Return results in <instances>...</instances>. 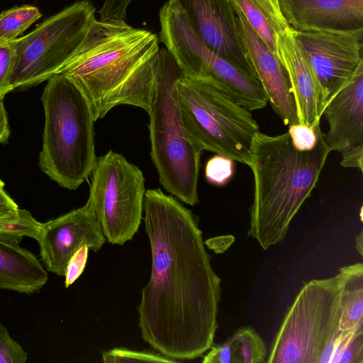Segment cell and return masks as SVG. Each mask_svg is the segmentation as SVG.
Segmentation results:
<instances>
[{"label": "cell", "mask_w": 363, "mask_h": 363, "mask_svg": "<svg viewBox=\"0 0 363 363\" xmlns=\"http://www.w3.org/2000/svg\"><path fill=\"white\" fill-rule=\"evenodd\" d=\"M89 250L86 245H83L69 258L64 276L66 288L71 286L82 274L87 262Z\"/></svg>", "instance_id": "cell-30"}, {"label": "cell", "mask_w": 363, "mask_h": 363, "mask_svg": "<svg viewBox=\"0 0 363 363\" xmlns=\"http://www.w3.org/2000/svg\"><path fill=\"white\" fill-rule=\"evenodd\" d=\"M16 59L15 40H0V97L12 91L10 77Z\"/></svg>", "instance_id": "cell-27"}, {"label": "cell", "mask_w": 363, "mask_h": 363, "mask_svg": "<svg viewBox=\"0 0 363 363\" xmlns=\"http://www.w3.org/2000/svg\"><path fill=\"white\" fill-rule=\"evenodd\" d=\"M340 330L349 331L363 324V264L340 268Z\"/></svg>", "instance_id": "cell-21"}, {"label": "cell", "mask_w": 363, "mask_h": 363, "mask_svg": "<svg viewBox=\"0 0 363 363\" xmlns=\"http://www.w3.org/2000/svg\"><path fill=\"white\" fill-rule=\"evenodd\" d=\"M28 353L0 323V363H25Z\"/></svg>", "instance_id": "cell-28"}, {"label": "cell", "mask_w": 363, "mask_h": 363, "mask_svg": "<svg viewBox=\"0 0 363 363\" xmlns=\"http://www.w3.org/2000/svg\"><path fill=\"white\" fill-rule=\"evenodd\" d=\"M363 238H362V232H361L355 238V247L358 252L362 256V250H363Z\"/></svg>", "instance_id": "cell-36"}, {"label": "cell", "mask_w": 363, "mask_h": 363, "mask_svg": "<svg viewBox=\"0 0 363 363\" xmlns=\"http://www.w3.org/2000/svg\"><path fill=\"white\" fill-rule=\"evenodd\" d=\"M234 174V160L230 157L218 155L208 160L205 167L206 180L216 186L226 184Z\"/></svg>", "instance_id": "cell-26"}, {"label": "cell", "mask_w": 363, "mask_h": 363, "mask_svg": "<svg viewBox=\"0 0 363 363\" xmlns=\"http://www.w3.org/2000/svg\"><path fill=\"white\" fill-rule=\"evenodd\" d=\"M182 72L165 48L159 50L155 94L150 117V155L164 189L182 202H199L201 151L184 127L177 82Z\"/></svg>", "instance_id": "cell-5"}, {"label": "cell", "mask_w": 363, "mask_h": 363, "mask_svg": "<svg viewBox=\"0 0 363 363\" xmlns=\"http://www.w3.org/2000/svg\"><path fill=\"white\" fill-rule=\"evenodd\" d=\"M252 29L277 55V35L289 26L272 0H230Z\"/></svg>", "instance_id": "cell-20"}, {"label": "cell", "mask_w": 363, "mask_h": 363, "mask_svg": "<svg viewBox=\"0 0 363 363\" xmlns=\"http://www.w3.org/2000/svg\"><path fill=\"white\" fill-rule=\"evenodd\" d=\"M43 90L45 123L39 167L60 186L77 189L96 162L93 112L80 89L67 77L50 78Z\"/></svg>", "instance_id": "cell-4"}, {"label": "cell", "mask_w": 363, "mask_h": 363, "mask_svg": "<svg viewBox=\"0 0 363 363\" xmlns=\"http://www.w3.org/2000/svg\"><path fill=\"white\" fill-rule=\"evenodd\" d=\"M338 274L305 283L289 308L266 362L331 363L341 306Z\"/></svg>", "instance_id": "cell-6"}, {"label": "cell", "mask_w": 363, "mask_h": 363, "mask_svg": "<svg viewBox=\"0 0 363 363\" xmlns=\"http://www.w3.org/2000/svg\"><path fill=\"white\" fill-rule=\"evenodd\" d=\"M159 43L153 33L125 21L95 19L75 54L57 74L80 89L95 121L119 105L137 106L148 113L155 94Z\"/></svg>", "instance_id": "cell-2"}, {"label": "cell", "mask_w": 363, "mask_h": 363, "mask_svg": "<svg viewBox=\"0 0 363 363\" xmlns=\"http://www.w3.org/2000/svg\"><path fill=\"white\" fill-rule=\"evenodd\" d=\"M177 88L183 123L195 145L247 165L259 131L250 111L208 80L181 74Z\"/></svg>", "instance_id": "cell-7"}, {"label": "cell", "mask_w": 363, "mask_h": 363, "mask_svg": "<svg viewBox=\"0 0 363 363\" xmlns=\"http://www.w3.org/2000/svg\"><path fill=\"white\" fill-rule=\"evenodd\" d=\"M40 261L19 242L0 236V289L32 294L48 281Z\"/></svg>", "instance_id": "cell-18"}, {"label": "cell", "mask_w": 363, "mask_h": 363, "mask_svg": "<svg viewBox=\"0 0 363 363\" xmlns=\"http://www.w3.org/2000/svg\"><path fill=\"white\" fill-rule=\"evenodd\" d=\"M277 6L295 31L363 28V0H277Z\"/></svg>", "instance_id": "cell-16"}, {"label": "cell", "mask_w": 363, "mask_h": 363, "mask_svg": "<svg viewBox=\"0 0 363 363\" xmlns=\"http://www.w3.org/2000/svg\"><path fill=\"white\" fill-rule=\"evenodd\" d=\"M102 360L105 363L119 362H167L178 361L169 358L159 352L148 350L135 351L120 347L102 352Z\"/></svg>", "instance_id": "cell-25"}, {"label": "cell", "mask_w": 363, "mask_h": 363, "mask_svg": "<svg viewBox=\"0 0 363 363\" xmlns=\"http://www.w3.org/2000/svg\"><path fill=\"white\" fill-rule=\"evenodd\" d=\"M90 0H81L47 18L15 39L12 90L35 86L57 74L75 54L96 19Z\"/></svg>", "instance_id": "cell-8"}, {"label": "cell", "mask_w": 363, "mask_h": 363, "mask_svg": "<svg viewBox=\"0 0 363 363\" xmlns=\"http://www.w3.org/2000/svg\"><path fill=\"white\" fill-rule=\"evenodd\" d=\"M320 125L315 127L296 123L289 125L288 133L293 145L301 151L313 149L317 142Z\"/></svg>", "instance_id": "cell-29"}, {"label": "cell", "mask_w": 363, "mask_h": 363, "mask_svg": "<svg viewBox=\"0 0 363 363\" xmlns=\"http://www.w3.org/2000/svg\"><path fill=\"white\" fill-rule=\"evenodd\" d=\"M331 363H363V324L349 331L341 330Z\"/></svg>", "instance_id": "cell-23"}, {"label": "cell", "mask_w": 363, "mask_h": 363, "mask_svg": "<svg viewBox=\"0 0 363 363\" xmlns=\"http://www.w3.org/2000/svg\"><path fill=\"white\" fill-rule=\"evenodd\" d=\"M203 356V363H262L267 353L265 345L252 327L238 329L225 342L213 345Z\"/></svg>", "instance_id": "cell-19"}, {"label": "cell", "mask_w": 363, "mask_h": 363, "mask_svg": "<svg viewBox=\"0 0 363 363\" xmlns=\"http://www.w3.org/2000/svg\"><path fill=\"white\" fill-rule=\"evenodd\" d=\"M17 203L7 194L0 179V224L16 219L18 214Z\"/></svg>", "instance_id": "cell-32"}, {"label": "cell", "mask_w": 363, "mask_h": 363, "mask_svg": "<svg viewBox=\"0 0 363 363\" xmlns=\"http://www.w3.org/2000/svg\"><path fill=\"white\" fill-rule=\"evenodd\" d=\"M132 0H104L99 13L100 20L125 21L127 9Z\"/></svg>", "instance_id": "cell-31"}, {"label": "cell", "mask_w": 363, "mask_h": 363, "mask_svg": "<svg viewBox=\"0 0 363 363\" xmlns=\"http://www.w3.org/2000/svg\"><path fill=\"white\" fill-rule=\"evenodd\" d=\"M161 42L183 75L215 83L236 104L250 111L267 106L268 100L259 82L211 50L194 31L186 16L176 18L167 26Z\"/></svg>", "instance_id": "cell-10"}, {"label": "cell", "mask_w": 363, "mask_h": 363, "mask_svg": "<svg viewBox=\"0 0 363 363\" xmlns=\"http://www.w3.org/2000/svg\"><path fill=\"white\" fill-rule=\"evenodd\" d=\"M323 115L329 125L323 138L331 151L363 146V65L329 98Z\"/></svg>", "instance_id": "cell-17"}, {"label": "cell", "mask_w": 363, "mask_h": 363, "mask_svg": "<svg viewBox=\"0 0 363 363\" xmlns=\"http://www.w3.org/2000/svg\"><path fill=\"white\" fill-rule=\"evenodd\" d=\"M41 223L27 210L18 209L16 219L0 224V236L20 243L24 236L38 240Z\"/></svg>", "instance_id": "cell-24"}, {"label": "cell", "mask_w": 363, "mask_h": 363, "mask_svg": "<svg viewBox=\"0 0 363 363\" xmlns=\"http://www.w3.org/2000/svg\"><path fill=\"white\" fill-rule=\"evenodd\" d=\"M45 269L65 276L69 258L83 245L97 252L106 239L89 205L74 209L57 218L41 223L38 239Z\"/></svg>", "instance_id": "cell-13"}, {"label": "cell", "mask_w": 363, "mask_h": 363, "mask_svg": "<svg viewBox=\"0 0 363 363\" xmlns=\"http://www.w3.org/2000/svg\"><path fill=\"white\" fill-rule=\"evenodd\" d=\"M276 46L289 81L298 123L312 127L320 125L328 98L290 26L277 35Z\"/></svg>", "instance_id": "cell-14"}, {"label": "cell", "mask_w": 363, "mask_h": 363, "mask_svg": "<svg viewBox=\"0 0 363 363\" xmlns=\"http://www.w3.org/2000/svg\"><path fill=\"white\" fill-rule=\"evenodd\" d=\"M143 211L152 267L138 308L142 338L169 358L194 359L213 344L221 279L191 210L155 189L146 190Z\"/></svg>", "instance_id": "cell-1"}, {"label": "cell", "mask_w": 363, "mask_h": 363, "mask_svg": "<svg viewBox=\"0 0 363 363\" xmlns=\"http://www.w3.org/2000/svg\"><path fill=\"white\" fill-rule=\"evenodd\" d=\"M3 100L4 99L0 97V143L6 142L10 135L7 114Z\"/></svg>", "instance_id": "cell-35"}, {"label": "cell", "mask_w": 363, "mask_h": 363, "mask_svg": "<svg viewBox=\"0 0 363 363\" xmlns=\"http://www.w3.org/2000/svg\"><path fill=\"white\" fill-rule=\"evenodd\" d=\"M168 1L179 7L194 31L211 50L247 77L258 80L239 33L230 0Z\"/></svg>", "instance_id": "cell-12"}, {"label": "cell", "mask_w": 363, "mask_h": 363, "mask_svg": "<svg viewBox=\"0 0 363 363\" xmlns=\"http://www.w3.org/2000/svg\"><path fill=\"white\" fill-rule=\"evenodd\" d=\"M233 8L239 33L268 102L284 125L298 123L294 99L283 65L242 13Z\"/></svg>", "instance_id": "cell-15"}, {"label": "cell", "mask_w": 363, "mask_h": 363, "mask_svg": "<svg viewBox=\"0 0 363 363\" xmlns=\"http://www.w3.org/2000/svg\"><path fill=\"white\" fill-rule=\"evenodd\" d=\"M294 34L328 99L363 65V28Z\"/></svg>", "instance_id": "cell-11"}, {"label": "cell", "mask_w": 363, "mask_h": 363, "mask_svg": "<svg viewBox=\"0 0 363 363\" xmlns=\"http://www.w3.org/2000/svg\"><path fill=\"white\" fill-rule=\"evenodd\" d=\"M86 203L110 243L132 240L143 218L145 177L122 155L109 150L97 157Z\"/></svg>", "instance_id": "cell-9"}, {"label": "cell", "mask_w": 363, "mask_h": 363, "mask_svg": "<svg viewBox=\"0 0 363 363\" xmlns=\"http://www.w3.org/2000/svg\"><path fill=\"white\" fill-rule=\"evenodd\" d=\"M331 152L320 129L315 147L301 151L288 132L275 136L258 131L248 166L254 180L249 237L264 250L281 242L305 201L311 196Z\"/></svg>", "instance_id": "cell-3"}, {"label": "cell", "mask_w": 363, "mask_h": 363, "mask_svg": "<svg viewBox=\"0 0 363 363\" xmlns=\"http://www.w3.org/2000/svg\"><path fill=\"white\" fill-rule=\"evenodd\" d=\"M272 1L277 6V0H272Z\"/></svg>", "instance_id": "cell-37"}, {"label": "cell", "mask_w": 363, "mask_h": 363, "mask_svg": "<svg viewBox=\"0 0 363 363\" xmlns=\"http://www.w3.org/2000/svg\"><path fill=\"white\" fill-rule=\"evenodd\" d=\"M233 240L230 241V236H222L210 238L204 244L216 253L224 252Z\"/></svg>", "instance_id": "cell-34"}, {"label": "cell", "mask_w": 363, "mask_h": 363, "mask_svg": "<svg viewBox=\"0 0 363 363\" xmlns=\"http://www.w3.org/2000/svg\"><path fill=\"white\" fill-rule=\"evenodd\" d=\"M41 16L38 8L30 5L16 6L3 11L0 13V40L18 38Z\"/></svg>", "instance_id": "cell-22"}, {"label": "cell", "mask_w": 363, "mask_h": 363, "mask_svg": "<svg viewBox=\"0 0 363 363\" xmlns=\"http://www.w3.org/2000/svg\"><path fill=\"white\" fill-rule=\"evenodd\" d=\"M340 165L345 167L358 168L362 171L363 146L350 147L343 152Z\"/></svg>", "instance_id": "cell-33"}]
</instances>
